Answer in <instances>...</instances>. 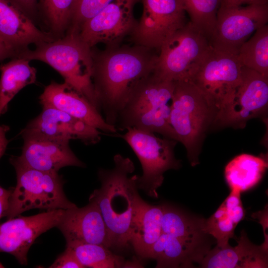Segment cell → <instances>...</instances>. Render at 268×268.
I'll list each match as a JSON object with an SVG mask.
<instances>
[{
  "label": "cell",
  "instance_id": "1",
  "mask_svg": "<svg viewBox=\"0 0 268 268\" xmlns=\"http://www.w3.org/2000/svg\"><path fill=\"white\" fill-rule=\"evenodd\" d=\"M92 80L100 111L115 127L118 115L131 89L153 72L158 52L144 46H117L103 51L92 48Z\"/></svg>",
  "mask_w": 268,
  "mask_h": 268
},
{
  "label": "cell",
  "instance_id": "2",
  "mask_svg": "<svg viewBox=\"0 0 268 268\" xmlns=\"http://www.w3.org/2000/svg\"><path fill=\"white\" fill-rule=\"evenodd\" d=\"M114 166L110 169L98 171L101 183L99 189L90 195L89 201L99 208L107 227L111 248L122 251L130 245L132 230L145 201L140 196L137 175L133 162L120 154L113 158Z\"/></svg>",
  "mask_w": 268,
  "mask_h": 268
},
{
  "label": "cell",
  "instance_id": "3",
  "mask_svg": "<svg viewBox=\"0 0 268 268\" xmlns=\"http://www.w3.org/2000/svg\"><path fill=\"white\" fill-rule=\"evenodd\" d=\"M174 87L175 81L161 79L153 72L138 81L118 115L117 131L135 128L179 142L169 123Z\"/></svg>",
  "mask_w": 268,
  "mask_h": 268
},
{
  "label": "cell",
  "instance_id": "4",
  "mask_svg": "<svg viewBox=\"0 0 268 268\" xmlns=\"http://www.w3.org/2000/svg\"><path fill=\"white\" fill-rule=\"evenodd\" d=\"M16 58L47 64L100 112L92 80V48L81 39L78 31L68 30L63 37L39 44L34 50L27 49Z\"/></svg>",
  "mask_w": 268,
  "mask_h": 268
},
{
  "label": "cell",
  "instance_id": "5",
  "mask_svg": "<svg viewBox=\"0 0 268 268\" xmlns=\"http://www.w3.org/2000/svg\"><path fill=\"white\" fill-rule=\"evenodd\" d=\"M217 110L189 79L175 81L169 123L185 147L192 166L199 164V155L206 133L213 126Z\"/></svg>",
  "mask_w": 268,
  "mask_h": 268
},
{
  "label": "cell",
  "instance_id": "6",
  "mask_svg": "<svg viewBox=\"0 0 268 268\" xmlns=\"http://www.w3.org/2000/svg\"><path fill=\"white\" fill-rule=\"evenodd\" d=\"M16 173V185L11 190L5 216L13 218L24 211L39 208L67 209L76 205L70 201L63 190L58 172L40 171L10 161Z\"/></svg>",
  "mask_w": 268,
  "mask_h": 268
},
{
  "label": "cell",
  "instance_id": "7",
  "mask_svg": "<svg viewBox=\"0 0 268 268\" xmlns=\"http://www.w3.org/2000/svg\"><path fill=\"white\" fill-rule=\"evenodd\" d=\"M211 48L207 37L190 21L161 45L153 72L164 80H190Z\"/></svg>",
  "mask_w": 268,
  "mask_h": 268
},
{
  "label": "cell",
  "instance_id": "8",
  "mask_svg": "<svg viewBox=\"0 0 268 268\" xmlns=\"http://www.w3.org/2000/svg\"><path fill=\"white\" fill-rule=\"evenodd\" d=\"M124 134L115 136L124 139L138 158L142 169L138 178V187L153 198L158 197L157 189L162 185L164 173L170 169L177 170L181 166L175 156L174 148L178 141L159 138L153 133L135 128L126 130Z\"/></svg>",
  "mask_w": 268,
  "mask_h": 268
},
{
  "label": "cell",
  "instance_id": "9",
  "mask_svg": "<svg viewBox=\"0 0 268 268\" xmlns=\"http://www.w3.org/2000/svg\"><path fill=\"white\" fill-rule=\"evenodd\" d=\"M237 55L212 47L190 79L217 110V115L232 101L241 80Z\"/></svg>",
  "mask_w": 268,
  "mask_h": 268
},
{
  "label": "cell",
  "instance_id": "10",
  "mask_svg": "<svg viewBox=\"0 0 268 268\" xmlns=\"http://www.w3.org/2000/svg\"><path fill=\"white\" fill-rule=\"evenodd\" d=\"M268 22V4L220 5L210 45L215 50L237 55L242 44Z\"/></svg>",
  "mask_w": 268,
  "mask_h": 268
},
{
  "label": "cell",
  "instance_id": "11",
  "mask_svg": "<svg viewBox=\"0 0 268 268\" xmlns=\"http://www.w3.org/2000/svg\"><path fill=\"white\" fill-rule=\"evenodd\" d=\"M268 77L242 66L241 80L230 103L219 112L213 126L243 129L253 118L266 120Z\"/></svg>",
  "mask_w": 268,
  "mask_h": 268
},
{
  "label": "cell",
  "instance_id": "12",
  "mask_svg": "<svg viewBox=\"0 0 268 268\" xmlns=\"http://www.w3.org/2000/svg\"><path fill=\"white\" fill-rule=\"evenodd\" d=\"M143 12L131 38L136 45L158 52L163 43L188 22L181 0H140Z\"/></svg>",
  "mask_w": 268,
  "mask_h": 268
},
{
  "label": "cell",
  "instance_id": "13",
  "mask_svg": "<svg viewBox=\"0 0 268 268\" xmlns=\"http://www.w3.org/2000/svg\"><path fill=\"white\" fill-rule=\"evenodd\" d=\"M137 1L113 0L81 26V39L90 48L99 43L106 47L119 46L135 26L134 8Z\"/></svg>",
  "mask_w": 268,
  "mask_h": 268
},
{
  "label": "cell",
  "instance_id": "14",
  "mask_svg": "<svg viewBox=\"0 0 268 268\" xmlns=\"http://www.w3.org/2000/svg\"><path fill=\"white\" fill-rule=\"evenodd\" d=\"M65 210L58 209L14 217L0 224V252L9 253L20 264L26 265L32 245L41 234L57 226Z\"/></svg>",
  "mask_w": 268,
  "mask_h": 268
},
{
  "label": "cell",
  "instance_id": "15",
  "mask_svg": "<svg viewBox=\"0 0 268 268\" xmlns=\"http://www.w3.org/2000/svg\"><path fill=\"white\" fill-rule=\"evenodd\" d=\"M101 134L95 128L52 107H43L42 112L21 132V135L67 141L78 139L86 145L98 143Z\"/></svg>",
  "mask_w": 268,
  "mask_h": 268
},
{
  "label": "cell",
  "instance_id": "16",
  "mask_svg": "<svg viewBox=\"0 0 268 268\" xmlns=\"http://www.w3.org/2000/svg\"><path fill=\"white\" fill-rule=\"evenodd\" d=\"M22 152L10 161L23 166L47 172H58L66 166L84 167L70 148L69 141L53 139L34 135H22Z\"/></svg>",
  "mask_w": 268,
  "mask_h": 268
},
{
  "label": "cell",
  "instance_id": "17",
  "mask_svg": "<svg viewBox=\"0 0 268 268\" xmlns=\"http://www.w3.org/2000/svg\"><path fill=\"white\" fill-rule=\"evenodd\" d=\"M43 107L63 111L105 133L115 136L117 129L107 124L99 110L70 85L52 81L39 97Z\"/></svg>",
  "mask_w": 268,
  "mask_h": 268
},
{
  "label": "cell",
  "instance_id": "18",
  "mask_svg": "<svg viewBox=\"0 0 268 268\" xmlns=\"http://www.w3.org/2000/svg\"><path fill=\"white\" fill-rule=\"evenodd\" d=\"M0 39L12 51L15 58L28 49L56 39L42 31L17 5L11 0H0Z\"/></svg>",
  "mask_w": 268,
  "mask_h": 268
},
{
  "label": "cell",
  "instance_id": "19",
  "mask_svg": "<svg viewBox=\"0 0 268 268\" xmlns=\"http://www.w3.org/2000/svg\"><path fill=\"white\" fill-rule=\"evenodd\" d=\"M63 233L66 246L89 243L111 249V240L106 225L96 205L89 201L85 206L65 209L56 227Z\"/></svg>",
  "mask_w": 268,
  "mask_h": 268
},
{
  "label": "cell",
  "instance_id": "20",
  "mask_svg": "<svg viewBox=\"0 0 268 268\" xmlns=\"http://www.w3.org/2000/svg\"><path fill=\"white\" fill-rule=\"evenodd\" d=\"M237 246L228 245L210 250L200 265L206 268H268V248L263 244L257 246L242 230Z\"/></svg>",
  "mask_w": 268,
  "mask_h": 268
},
{
  "label": "cell",
  "instance_id": "21",
  "mask_svg": "<svg viewBox=\"0 0 268 268\" xmlns=\"http://www.w3.org/2000/svg\"><path fill=\"white\" fill-rule=\"evenodd\" d=\"M210 250L208 244L198 243L162 233L150 251L148 259L156 268H188L200 263Z\"/></svg>",
  "mask_w": 268,
  "mask_h": 268
},
{
  "label": "cell",
  "instance_id": "22",
  "mask_svg": "<svg viewBox=\"0 0 268 268\" xmlns=\"http://www.w3.org/2000/svg\"><path fill=\"white\" fill-rule=\"evenodd\" d=\"M162 205L145 201L135 221L130 245L140 259H148L152 246L162 234Z\"/></svg>",
  "mask_w": 268,
  "mask_h": 268
},
{
  "label": "cell",
  "instance_id": "23",
  "mask_svg": "<svg viewBox=\"0 0 268 268\" xmlns=\"http://www.w3.org/2000/svg\"><path fill=\"white\" fill-rule=\"evenodd\" d=\"M267 168V159L263 156L241 154L235 157L225 166V180L231 191L241 193L255 186Z\"/></svg>",
  "mask_w": 268,
  "mask_h": 268
},
{
  "label": "cell",
  "instance_id": "24",
  "mask_svg": "<svg viewBox=\"0 0 268 268\" xmlns=\"http://www.w3.org/2000/svg\"><path fill=\"white\" fill-rule=\"evenodd\" d=\"M29 62L14 58L0 65V116L6 112L8 103L20 90L35 82L37 70Z\"/></svg>",
  "mask_w": 268,
  "mask_h": 268
},
{
  "label": "cell",
  "instance_id": "25",
  "mask_svg": "<svg viewBox=\"0 0 268 268\" xmlns=\"http://www.w3.org/2000/svg\"><path fill=\"white\" fill-rule=\"evenodd\" d=\"M162 205V233L198 243H204L205 219L188 213L177 207Z\"/></svg>",
  "mask_w": 268,
  "mask_h": 268
},
{
  "label": "cell",
  "instance_id": "26",
  "mask_svg": "<svg viewBox=\"0 0 268 268\" xmlns=\"http://www.w3.org/2000/svg\"><path fill=\"white\" fill-rule=\"evenodd\" d=\"M242 66L268 77V25L258 29L244 42L237 54Z\"/></svg>",
  "mask_w": 268,
  "mask_h": 268
},
{
  "label": "cell",
  "instance_id": "27",
  "mask_svg": "<svg viewBox=\"0 0 268 268\" xmlns=\"http://www.w3.org/2000/svg\"><path fill=\"white\" fill-rule=\"evenodd\" d=\"M66 247L74 252L77 260L84 268H116L127 267L124 259L113 254L110 249L103 245L81 243Z\"/></svg>",
  "mask_w": 268,
  "mask_h": 268
},
{
  "label": "cell",
  "instance_id": "28",
  "mask_svg": "<svg viewBox=\"0 0 268 268\" xmlns=\"http://www.w3.org/2000/svg\"><path fill=\"white\" fill-rule=\"evenodd\" d=\"M74 0H40L45 22L55 39L63 37L69 27Z\"/></svg>",
  "mask_w": 268,
  "mask_h": 268
},
{
  "label": "cell",
  "instance_id": "29",
  "mask_svg": "<svg viewBox=\"0 0 268 268\" xmlns=\"http://www.w3.org/2000/svg\"><path fill=\"white\" fill-rule=\"evenodd\" d=\"M190 21L209 39L221 0H181Z\"/></svg>",
  "mask_w": 268,
  "mask_h": 268
},
{
  "label": "cell",
  "instance_id": "30",
  "mask_svg": "<svg viewBox=\"0 0 268 268\" xmlns=\"http://www.w3.org/2000/svg\"><path fill=\"white\" fill-rule=\"evenodd\" d=\"M236 226L222 203L210 217L205 219L204 231L216 239L217 247L222 248L228 245L229 240L234 237Z\"/></svg>",
  "mask_w": 268,
  "mask_h": 268
},
{
  "label": "cell",
  "instance_id": "31",
  "mask_svg": "<svg viewBox=\"0 0 268 268\" xmlns=\"http://www.w3.org/2000/svg\"><path fill=\"white\" fill-rule=\"evenodd\" d=\"M113 0H74L67 30L78 32L85 22L96 15Z\"/></svg>",
  "mask_w": 268,
  "mask_h": 268
},
{
  "label": "cell",
  "instance_id": "32",
  "mask_svg": "<svg viewBox=\"0 0 268 268\" xmlns=\"http://www.w3.org/2000/svg\"><path fill=\"white\" fill-rule=\"evenodd\" d=\"M240 194L239 192L231 190L222 202L228 214L236 225L244 218L245 214Z\"/></svg>",
  "mask_w": 268,
  "mask_h": 268
},
{
  "label": "cell",
  "instance_id": "33",
  "mask_svg": "<svg viewBox=\"0 0 268 268\" xmlns=\"http://www.w3.org/2000/svg\"><path fill=\"white\" fill-rule=\"evenodd\" d=\"M49 268H84L77 260L73 251L67 247H66L65 250L58 257Z\"/></svg>",
  "mask_w": 268,
  "mask_h": 268
},
{
  "label": "cell",
  "instance_id": "34",
  "mask_svg": "<svg viewBox=\"0 0 268 268\" xmlns=\"http://www.w3.org/2000/svg\"><path fill=\"white\" fill-rule=\"evenodd\" d=\"M34 21L36 15L37 0H11Z\"/></svg>",
  "mask_w": 268,
  "mask_h": 268
},
{
  "label": "cell",
  "instance_id": "35",
  "mask_svg": "<svg viewBox=\"0 0 268 268\" xmlns=\"http://www.w3.org/2000/svg\"><path fill=\"white\" fill-rule=\"evenodd\" d=\"M11 193V190H6L0 186V219L5 216Z\"/></svg>",
  "mask_w": 268,
  "mask_h": 268
},
{
  "label": "cell",
  "instance_id": "36",
  "mask_svg": "<svg viewBox=\"0 0 268 268\" xmlns=\"http://www.w3.org/2000/svg\"><path fill=\"white\" fill-rule=\"evenodd\" d=\"M268 4V0H221L220 5L237 6L249 4Z\"/></svg>",
  "mask_w": 268,
  "mask_h": 268
},
{
  "label": "cell",
  "instance_id": "37",
  "mask_svg": "<svg viewBox=\"0 0 268 268\" xmlns=\"http://www.w3.org/2000/svg\"><path fill=\"white\" fill-rule=\"evenodd\" d=\"M9 130L6 126L0 125V159L6 150L9 140L7 139L6 134Z\"/></svg>",
  "mask_w": 268,
  "mask_h": 268
},
{
  "label": "cell",
  "instance_id": "38",
  "mask_svg": "<svg viewBox=\"0 0 268 268\" xmlns=\"http://www.w3.org/2000/svg\"><path fill=\"white\" fill-rule=\"evenodd\" d=\"M15 55L0 39V61L7 58H14Z\"/></svg>",
  "mask_w": 268,
  "mask_h": 268
},
{
  "label": "cell",
  "instance_id": "39",
  "mask_svg": "<svg viewBox=\"0 0 268 268\" xmlns=\"http://www.w3.org/2000/svg\"><path fill=\"white\" fill-rule=\"evenodd\" d=\"M4 268V267H3V265L0 263V268Z\"/></svg>",
  "mask_w": 268,
  "mask_h": 268
}]
</instances>
